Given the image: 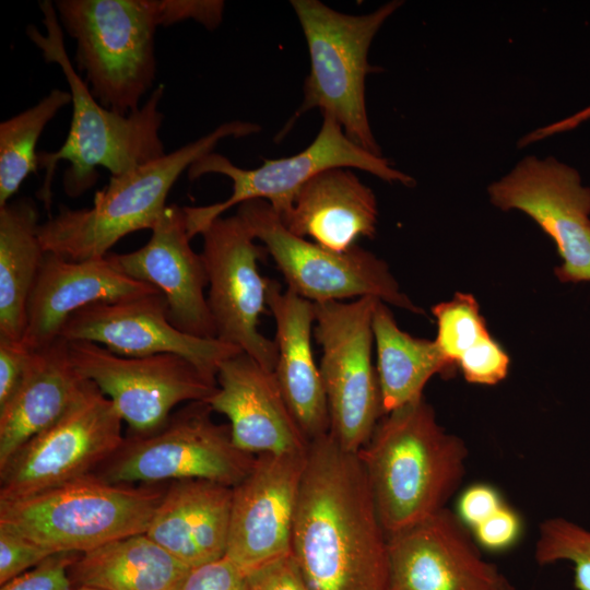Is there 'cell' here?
<instances>
[{
  "mask_svg": "<svg viewBox=\"0 0 590 590\" xmlns=\"http://www.w3.org/2000/svg\"><path fill=\"white\" fill-rule=\"evenodd\" d=\"M534 558L542 566L569 563L575 589L590 590V528L560 516L543 520Z\"/></svg>",
  "mask_w": 590,
  "mask_h": 590,
  "instance_id": "obj_30",
  "label": "cell"
},
{
  "mask_svg": "<svg viewBox=\"0 0 590 590\" xmlns=\"http://www.w3.org/2000/svg\"><path fill=\"white\" fill-rule=\"evenodd\" d=\"M166 488L108 483L94 473L21 499L0 500V523L51 553H85L145 533Z\"/></svg>",
  "mask_w": 590,
  "mask_h": 590,
  "instance_id": "obj_7",
  "label": "cell"
},
{
  "mask_svg": "<svg viewBox=\"0 0 590 590\" xmlns=\"http://www.w3.org/2000/svg\"><path fill=\"white\" fill-rule=\"evenodd\" d=\"M60 337L93 342L125 357L177 354L215 379L222 362L243 352L219 339H201L176 329L161 292L88 305L68 319Z\"/></svg>",
  "mask_w": 590,
  "mask_h": 590,
  "instance_id": "obj_16",
  "label": "cell"
},
{
  "mask_svg": "<svg viewBox=\"0 0 590 590\" xmlns=\"http://www.w3.org/2000/svg\"><path fill=\"white\" fill-rule=\"evenodd\" d=\"M122 420L88 380L78 401L0 468V500H15L81 479L122 445Z\"/></svg>",
  "mask_w": 590,
  "mask_h": 590,
  "instance_id": "obj_12",
  "label": "cell"
},
{
  "mask_svg": "<svg viewBox=\"0 0 590 590\" xmlns=\"http://www.w3.org/2000/svg\"><path fill=\"white\" fill-rule=\"evenodd\" d=\"M523 532L521 516L506 503L471 533L480 548L503 552L511 548Z\"/></svg>",
  "mask_w": 590,
  "mask_h": 590,
  "instance_id": "obj_35",
  "label": "cell"
},
{
  "mask_svg": "<svg viewBox=\"0 0 590 590\" xmlns=\"http://www.w3.org/2000/svg\"><path fill=\"white\" fill-rule=\"evenodd\" d=\"M69 352L79 374L113 402L129 436L158 430L177 404L206 401L217 388L215 378L177 354L125 357L87 341H69Z\"/></svg>",
  "mask_w": 590,
  "mask_h": 590,
  "instance_id": "obj_13",
  "label": "cell"
},
{
  "mask_svg": "<svg viewBox=\"0 0 590 590\" xmlns=\"http://www.w3.org/2000/svg\"><path fill=\"white\" fill-rule=\"evenodd\" d=\"M38 211L27 197L0 206V338L22 341L27 304L45 250Z\"/></svg>",
  "mask_w": 590,
  "mask_h": 590,
  "instance_id": "obj_27",
  "label": "cell"
},
{
  "mask_svg": "<svg viewBox=\"0 0 590 590\" xmlns=\"http://www.w3.org/2000/svg\"><path fill=\"white\" fill-rule=\"evenodd\" d=\"M61 27L93 97L121 115L139 109L155 80L157 0H57Z\"/></svg>",
  "mask_w": 590,
  "mask_h": 590,
  "instance_id": "obj_6",
  "label": "cell"
},
{
  "mask_svg": "<svg viewBox=\"0 0 590 590\" xmlns=\"http://www.w3.org/2000/svg\"><path fill=\"white\" fill-rule=\"evenodd\" d=\"M373 296L352 303L315 304V338L330 416V436L344 450L358 453L385 415L377 369L373 365Z\"/></svg>",
  "mask_w": 590,
  "mask_h": 590,
  "instance_id": "obj_10",
  "label": "cell"
},
{
  "mask_svg": "<svg viewBox=\"0 0 590 590\" xmlns=\"http://www.w3.org/2000/svg\"><path fill=\"white\" fill-rule=\"evenodd\" d=\"M217 388L204 402L229 421L235 446L253 456L305 453L309 441L292 414L273 371L239 352L222 362Z\"/></svg>",
  "mask_w": 590,
  "mask_h": 590,
  "instance_id": "obj_20",
  "label": "cell"
},
{
  "mask_svg": "<svg viewBox=\"0 0 590 590\" xmlns=\"http://www.w3.org/2000/svg\"><path fill=\"white\" fill-rule=\"evenodd\" d=\"M291 556L309 590H388V534L357 453L309 442Z\"/></svg>",
  "mask_w": 590,
  "mask_h": 590,
  "instance_id": "obj_1",
  "label": "cell"
},
{
  "mask_svg": "<svg viewBox=\"0 0 590 590\" xmlns=\"http://www.w3.org/2000/svg\"><path fill=\"white\" fill-rule=\"evenodd\" d=\"M503 577L448 508L388 535V590H498Z\"/></svg>",
  "mask_w": 590,
  "mask_h": 590,
  "instance_id": "obj_18",
  "label": "cell"
},
{
  "mask_svg": "<svg viewBox=\"0 0 590 590\" xmlns=\"http://www.w3.org/2000/svg\"><path fill=\"white\" fill-rule=\"evenodd\" d=\"M437 335L434 340L446 361L457 368L458 359L491 334L477 300L472 294L456 293L432 307Z\"/></svg>",
  "mask_w": 590,
  "mask_h": 590,
  "instance_id": "obj_31",
  "label": "cell"
},
{
  "mask_svg": "<svg viewBox=\"0 0 590 590\" xmlns=\"http://www.w3.org/2000/svg\"><path fill=\"white\" fill-rule=\"evenodd\" d=\"M248 590H309L291 554L247 575Z\"/></svg>",
  "mask_w": 590,
  "mask_h": 590,
  "instance_id": "obj_39",
  "label": "cell"
},
{
  "mask_svg": "<svg viewBox=\"0 0 590 590\" xmlns=\"http://www.w3.org/2000/svg\"><path fill=\"white\" fill-rule=\"evenodd\" d=\"M233 487L180 480L166 488L146 534L188 567L225 557Z\"/></svg>",
  "mask_w": 590,
  "mask_h": 590,
  "instance_id": "obj_24",
  "label": "cell"
},
{
  "mask_svg": "<svg viewBox=\"0 0 590 590\" xmlns=\"http://www.w3.org/2000/svg\"><path fill=\"white\" fill-rule=\"evenodd\" d=\"M373 334L385 414L424 397L425 386L436 374L446 377L456 370L434 340L402 331L388 305L381 300L374 309Z\"/></svg>",
  "mask_w": 590,
  "mask_h": 590,
  "instance_id": "obj_28",
  "label": "cell"
},
{
  "mask_svg": "<svg viewBox=\"0 0 590 590\" xmlns=\"http://www.w3.org/2000/svg\"><path fill=\"white\" fill-rule=\"evenodd\" d=\"M72 590H104V589L88 587V586H76Z\"/></svg>",
  "mask_w": 590,
  "mask_h": 590,
  "instance_id": "obj_42",
  "label": "cell"
},
{
  "mask_svg": "<svg viewBox=\"0 0 590 590\" xmlns=\"http://www.w3.org/2000/svg\"><path fill=\"white\" fill-rule=\"evenodd\" d=\"M184 208L167 205L149 241L128 253L106 257L122 274L157 288L165 297L170 323L179 331L216 339L204 288L208 276L201 253L191 245Z\"/></svg>",
  "mask_w": 590,
  "mask_h": 590,
  "instance_id": "obj_19",
  "label": "cell"
},
{
  "mask_svg": "<svg viewBox=\"0 0 590 590\" xmlns=\"http://www.w3.org/2000/svg\"><path fill=\"white\" fill-rule=\"evenodd\" d=\"M347 167L326 169L295 194L284 226L294 235L342 252L362 238H374L378 206L374 191Z\"/></svg>",
  "mask_w": 590,
  "mask_h": 590,
  "instance_id": "obj_23",
  "label": "cell"
},
{
  "mask_svg": "<svg viewBox=\"0 0 590 590\" xmlns=\"http://www.w3.org/2000/svg\"><path fill=\"white\" fill-rule=\"evenodd\" d=\"M87 384L72 364L66 339L32 351L22 382L0 408V468L26 441L57 422Z\"/></svg>",
  "mask_w": 590,
  "mask_h": 590,
  "instance_id": "obj_25",
  "label": "cell"
},
{
  "mask_svg": "<svg viewBox=\"0 0 590 590\" xmlns=\"http://www.w3.org/2000/svg\"><path fill=\"white\" fill-rule=\"evenodd\" d=\"M31 352L21 341L0 338V408L11 399L22 382Z\"/></svg>",
  "mask_w": 590,
  "mask_h": 590,
  "instance_id": "obj_40",
  "label": "cell"
},
{
  "mask_svg": "<svg viewBox=\"0 0 590 590\" xmlns=\"http://www.w3.org/2000/svg\"><path fill=\"white\" fill-rule=\"evenodd\" d=\"M505 504L499 491L486 483L465 487L457 499L455 514L472 531Z\"/></svg>",
  "mask_w": 590,
  "mask_h": 590,
  "instance_id": "obj_38",
  "label": "cell"
},
{
  "mask_svg": "<svg viewBox=\"0 0 590 590\" xmlns=\"http://www.w3.org/2000/svg\"><path fill=\"white\" fill-rule=\"evenodd\" d=\"M489 202L518 210L552 238L562 263L563 283L590 282V187L575 168L547 156H526L487 187Z\"/></svg>",
  "mask_w": 590,
  "mask_h": 590,
  "instance_id": "obj_15",
  "label": "cell"
},
{
  "mask_svg": "<svg viewBox=\"0 0 590 590\" xmlns=\"http://www.w3.org/2000/svg\"><path fill=\"white\" fill-rule=\"evenodd\" d=\"M266 303L274 317L278 386L303 434L312 441L330 433L319 366L311 347L315 304L268 279Z\"/></svg>",
  "mask_w": 590,
  "mask_h": 590,
  "instance_id": "obj_22",
  "label": "cell"
},
{
  "mask_svg": "<svg viewBox=\"0 0 590 590\" xmlns=\"http://www.w3.org/2000/svg\"><path fill=\"white\" fill-rule=\"evenodd\" d=\"M71 102L70 92L54 88L34 106L0 123V206L37 170V141L47 123Z\"/></svg>",
  "mask_w": 590,
  "mask_h": 590,
  "instance_id": "obj_29",
  "label": "cell"
},
{
  "mask_svg": "<svg viewBox=\"0 0 590 590\" xmlns=\"http://www.w3.org/2000/svg\"><path fill=\"white\" fill-rule=\"evenodd\" d=\"M402 3L393 0L370 13L352 15L318 0L291 1L307 43L310 71L303 102L281 137L303 114L318 108L322 116L335 119L355 144L382 156L366 107V78L375 71L368 51L380 27Z\"/></svg>",
  "mask_w": 590,
  "mask_h": 590,
  "instance_id": "obj_5",
  "label": "cell"
},
{
  "mask_svg": "<svg viewBox=\"0 0 590 590\" xmlns=\"http://www.w3.org/2000/svg\"><path fill=\"white\" fill-rule=\"evenodd\" d=\"M236 214L263 244L287 283V290L312 303L373 296L387 305L425 315L401 291L386 261L354 246L338 252L291 233L262 199L238 205Z\"/></svg>",
  "mask_w": 590,
  "mask_h": 590,
  "instance_id": "obj_11",
  "label": "cell"
},
{
  "mask_svg": "<svg viewBox=\"0 0 590 590\" xmlns=\"http://www.w3.org/2000/svg\"><path fill=\"white\" fill-rule=\"evenodd\" d=\"M498 590H517V588L504 576Z\"/></svg>",
  "mask_w": 590,
  "mask_h": 590,
  "instance_id": "obj_41",
  "label": "cell"
},
{
  "mask_svg": "<svg viewBox=\"0 0 590 590\" xmlns=\"http://www.w3.org/2000/svg\"><path fill=\"white\" fill-rule=\"evenodd\" d=\"M509 363L507 352L488 334L458 359L457 367L468 382L494 386L507 377Z\"/></svg>",
  "mask_w": 590,
  "mask_h": 590,
  "instance_id": "obj_32",
  "label": "cell"
},
{
  "mask_svg": "<svg viewBox=\"0 0 590 590\" xmlns=\"http://www.w3.org/2000/svg\"><path fill=\"white\" fill-rule=\"evenodd\" d=\"M191 568L146 533L81 553L70 567L75 586L104 590H180Z\"/></svg>",
  "mask_w": 590,
  "mask_h": 590,
  "instance_id": "obj_26",
  "label": "cell"
},
{
  "mask_svg": "<svg viewBox=\"0 0 590 590\" xmlns=\"http://www.w3.org/2000/svg\"><path fill=\"white\" fill-rule=\"evenodd\" d=\"M160 292L114 268L107 257L72 261L45 252L30 295L22 338L30 351L58 338L68 319L78 310L101 302H116Z\"/></svg>",
  "mask_w": 590,
  "mask_h": 590,
  "instance_id": "obj_21",
  "label": "cell"
},
{
  "mask_svg": "<svg viewBox=\"0 0 590 590\" xmlns=\"http://www.w3.org/2000/svg\"><path fill=\"white\" fill-rule=\"evenodd\" d=\"M81 553H55L36 566L1 585L0 590H72L70 567Z\"/></svg>",
  "mask_w": 590,
  "mask_h": 590,
  "instance_id": "obj_33",
  "label": "cell"
},
{
  "mask_svg": "<svg viewBox=\"0 0 590 590\" xmlns=\"http://www.w3.org/2000/svg\"><path fill=\"white\" fill-rule=\"evenodd\" d=\"M468 453L424 397L380 418L357 455L388 535L447 508L464 477Z\"/></svg>",
  "mask_w": 590,
  "mask_h": 590,
  "instance_id": "obj_3",
  "label": "cell"
},
{
  "mask_svg": "<svg viewBox=\"0 0 590 590\" xmlns=\"http://www.w3.org/2000/svg\"><path fill=\"white\" fill-rule=\"evenodd\" d=\"M212 412L204 401L188 403L158 430L125 438L94 474L113 484L204 480L234 487L256 456L238 449L229 425L216 424Z\"/></svg>",
  "mask_w": 590,
  "mask_h": 590,
  "instance_id": "obj_9",
  "label": "cell"
},
{
  "mask_svg": "<svg viewBox=\"0 0 590 590\" xmlns=\"http://www.w3.org/2000/svg\"><path fill=\"white\" fill-rule=\"evenodd\" d=\"M157 7L162 26L194 20L213 31L223 21L225 3L221 0H157Z\"/></svg>",
  "mask_w": 590,
  "mask_h": 590,
  "instance_id": "obj_36",
  "label": "cell"
},
{
  "mask_svg": "<svg viewBox=\"0 0 590 590\" xmlns=\"http://www.w3.org/2000/svg\"><path fill=\"white\" fill-rule=\"evenodd\" d=\"M201 236L200 253L209 286L206 300L216 339L240 349L273 371L276 344L259 331L268 279L260 275L258 261L264 258L266 248L255 243L237 214L214 220Z\"/></svg>",
  "mask_w": 590,
  "mask_h": 590,
  "instance_id": "obj_14",
  "label": "cell"
},
{
  "mask_svg": "<svg viewBox=\"0 0 590 590\" xmlns=\"http://www.w3.org/2000/svg\"><path fill=\"white\" fill-rule=\"evenodd\" d=\"M259 130L257 123L228 121L127 174L110 176L109 182L96 191L91 208L61 206L58 214L39 224L38 236L45 252L72 261L106 257L122 237L141 229L152 231L179 176L213 152L221 140L247 137Z\"/></svg>",
  "mask_w": 590,
  "mask_h": 590,
  "instance_id": "obj_4",
  "label": "cell"
},
{
  "mask_svg": "<svg viewBox=\"0 0 590 590\" xmlns=\"http://www.w3.org/2000/svg\"><path fill=\"white\" fill-rule=\"evenodd\" d=\"M306 452L256 456L250 472L233 487L225 556L246 575L291 554Z\"/></svg>",
  "mask_w": 590,
  "mask_h": 590,
  "instance_id": "obj_17",
  "label": "cell"
},
{
  "mask_svg": "<svg viewBox=\"0 0 590 590\" xmlns=\"http://www.w3.org/2000/svg\"><path fill=\"white\" fill-rule=\"evenodd\" d=\"M180 590H248L247 576L225 556L192 568Z\"/></svg>",
  "mask_w": 590,
  "mask_h": 590,
  "instance_id": "obj_37",
  "label": "cell"
},
{
  "mask_svg": "<svg viewBox=\"0 0 590 590\" xmlns=\"http://www.w3.org/2000/svg\"><path fill=\"white\" fill-rule=\"evenodd\" d=\"M50 551L0 523V585L15 578L52 555Z\"/></svg>",
  "mask_w": 590,
  "mask_h": 590,
  "instance_id": "obj_34",
  "label": "cell"
},
{
  "mask_svg": "<svg viewBox=\"0 0 590 590\" xmlns=\"http://www.w3.org/2000/svg\"><path fill=\"white\" fill-rule=\"evenodd\" d=\"M333 167L365 170L384 181L413 187L415 179L392 167L387 158L375 155L349 139L342 126L323 116L315 140L292 156L264 160L262 165L245 169L227 157L211 152L187 170L190 180L206 174H221L232 181V194L224 201L203 206H184L189 236L193 238L223 213L249 200L268 201L279 216L290 210L297 191L317 174Z\"/></svg>",
  "mask_w": 590,
  "mask_h": 590,
  "instance_id": "obj_8",
  "label": "cell"
},
{
  "mask_svg": "<svg viewBox=\"0 0 590 590\" xmlns=\"http://www.w3.org/2000/svg\"><path fill=\"white\" fill-rule=\"evenodd\" d=\"M43 12V34L28 25L26 34L42 51L46 62L57 63L70 87L72 119L68 137L55 152H39L38 166L46 170L38 198L50 210L51 182L57 164L64 160L69 167L63 175V189L70 198L86 192L97 180V167L110 176L127 174L165 154L160 130L164 120L158 105L164 85L156 86L145 103L129 115L102 106L80 78L67 54L63 33L54 2H39Z\"/></svg>",
  "mask_w": 590,
  "mask_h": 590,
  "instance_id": "obj_2",
  "label": "cell"
}]
</instances>
